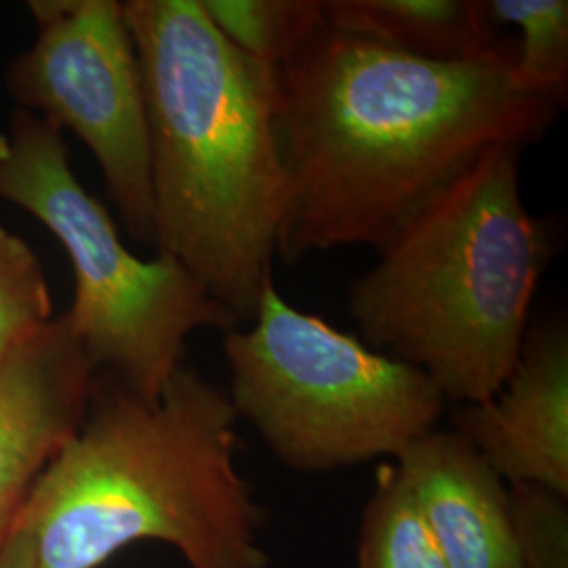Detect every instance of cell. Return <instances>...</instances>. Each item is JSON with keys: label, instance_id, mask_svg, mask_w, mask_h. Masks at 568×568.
<instances>
[{"label": "cell", "instance_id": "1", "mask_svg": "<svg viewBox=\"0 0 568 568\" xmlns=\"http://www.w3.org/2000/svg\"><path fill=\"white\" fill-rule=\"evenodd\" d=\"M514 58L429 61L325 28L278 70L286 203L278 257L382 251L487 148L539 142L560 105Z\"/></svg>", "mask_w": 568, "mask_h": 568}, {"label": "cell", "instance_id": "2", "mask_svg": "<svg viewBox=\"0 0 568 568\" xmlns=\"http://www.w3.org/2000/svg\"><path fill=\"white\" fill-rule=\"evenodd\" d=\"M150 135L154 246L241 323L272 281L286 203L278 72L201 0H126Z\"/></svg>", "mask_w": 568, "mask_h": 568}, {"label": "cell", "instance_id": "3", "mask_svg": "<svg viewBox=\"0 0 568 568\" xmlns=\"http://www.w3.org/2000/svg\"><path fill=\"white\" fill-rule=\"evenodd\" d=\"M236 419L227 392L183 365L156 400L95 387L16 518L39 568L102 567L140 541L178 549L190 568L267 567Z\"/></svg>", "mask_w": 568, "mask_h": 568}, {"label": "cell", "instance_id": "4", "mask_svg": "<svg viewBox=\"0 0 568 568\" xmlns=\"http://www.w3.org/2000/svg\"><path fill=\"white\" fill-rule=\"evenodd\" d=\"M518 159L511 143L487 148L349 284L363 342L426 373L447 403H487L506 384L554 255L523 203Z\"/></svg>", "mask_w": 568, "mask_h": 568}, {"label": "cell", "instance_id": "5", "mask_svg": "<svg viewBox=\"0 0 568 568\" xmlns=\"http://www.w3.org/2000/svg\"><path fill=\"white\" fill-rule=\"evenodd\" d=\"M224 352L236 417L305 474L396 459L447 410L426 373L286 304L274 283L251 326L225 333Z\"/></svg>", "mask_w": 568, "mask_h": 568}, {"label": "cell", "instance_id": "6", "mask_svg": "<svg viewBox=\"0 0 568 568\" xmlns=\"http://www.w3.org/2000/svg\"><path fill=\"white\" fill-rule=\"evenodd\" d=\"M0 199L60 241L77 278L68 325L95 368L110 366L145 400L169 386L194 331L239 326L182 264L140 260L122 244L110 213L77 180L61 131L26 110L0 133Z\"/></svg>", "mask_w": 568, "mask_h": 568}, {"label": "cell", "instance_id": "7", "mask_svg": "<svg viewBox=\"0 0 568 568\" xmlns=\"http://www.w3.org/2000/svg\"><path fill=\"white\" fill-rule=\"evenodd\" d=\"M37 41L7 70L20 110L68 129L95 156L126 232L154 244L142 74L122 2H30Z\"/></svg>", "mask_w": 568, "mask_h": 568}, {"label": "cell", "instance_id": "8", "mask_svg": "<svg viewBox=\"0 0 568 568\" xmlns=\"http://www.w3.org/2000/svg\"><path fill=\"white\" fill-rule=\"evenodd\" d=\"M89 354L65 316L16 347L0 365V546L34 480L81 427L93 398Z\"/></svg>", "mask_w": 568, "mask_h": 568}, {"label": "cell", "instance_id": "9", "mask_svg": "<svg viewBox=\"0 0 568 568\" xmlns=\"http://www.w3.org/2000/svg\"><path fill=\"white\" fill-rule=\"evenodd\" d=\"M450 424L504 483L568 497L567 328L528 331L501 389L487 403L455 408Z\"/></svg>", "mask_w": 568, "mask_h": 568}, {"label": "cell", "instance_id": "10", "mask_svg": "<svg viewBox=\"0 0 568 568\" xmlns=\"http://www.w3.org/2000/svg\"><path fill=\"white\" fill-rule=\"evenodd\" d=\"M394 462L426 514L447 568H520L508 485L462 434L434 429Z\"/></svg>", "mask_w": 568, "mask_h": 568}, {"label": "cell", "instance_id": "11", "mask_svg": "<svg viewBox=\"0 0 568 568\" xmlns=\"http://www.w3.org/2000/svg\"><path fill=\"white\" fill-rule=\"evenodd\" d=\"M331 28L429 61L514 58L480 0H323Z\"/></svg>", "mask_w": 568, "mask_h": 568}, {"label": "cell", "instance_id": "12", "mask_svg": "<svg viewBox=\"0 0 568 568\" xmlns=\"http://www.w3.org/2000/svg\"><path fill=\"white\" fill-rule=\"evenodd\" d=\"M358 568H447L426 514L396 466H384L363 511Z\"/></svg>", "mask_w": 568, "mask_h": 568}, {"label": "cell", "instance_id": "13", "mask_svg": "<svg viewBox=\"0 0 568 568\" xmlns=\"http://www.w3.org/2000/svg\"><path fill=\"white\" fill-rule=\"evenodd\" d=\"M490 20L518 30L509 81L527 93L562 105L568 89L567 0H487Z\"/></svg>", "mask_w": 568, "mask_h": 568}, {"label": "cell", "instance_id": "14", "mask_svg": "<svg viewBox=\"0 0 568 568\" xmlns=\"http://www.w3.org/2000/svg\"><path fill=\"white\" fill-rule=\"evenodd\" d=\"M244 55L281 70L326 26L323 0H201Z\"/></svg>", "mask_w": 568, "mask_h": 568}, {"label": "cell", "instance_id": "15", "mask_svg": "<svg viewBox=\"0 0 568 568\" xmlns=\"http://www.w3.org/2000/svg\"><path fill=\"white\" fill-rule=\"evenodd\" d=\"M53 321V302L30 244L0 225V365Z\"/></svg>", "mask_w": 568, "mask_h": 568}, {"label": "cell", "instance_id": "16", "mask_svg": "<svg viewBox=\"0 0 568 568\" xmlns=\"http://www.w3.org/2000/svg\"><path fill=\"white\" fill-rule=\"evenodd\" d=\"M568 497L530 483L508 485L520 568H568Z\"/></svg>", "mask_w": 568, "mask_h": 568}, {"label": "cell", "instance_id": "17", "mask_svg": "<svg viewBox=\"0 0 568 568\" xmlns=\"http://www.w3.org/2000/svg\"><path fill=\"white\" fill-rule=\"evenodd\" d=\"M0 568H39L34 544L26 528L13 525L9 537L0 546Z\"/></svg>", "mask_w": 568, "mask_h": 568}]
</instances>
